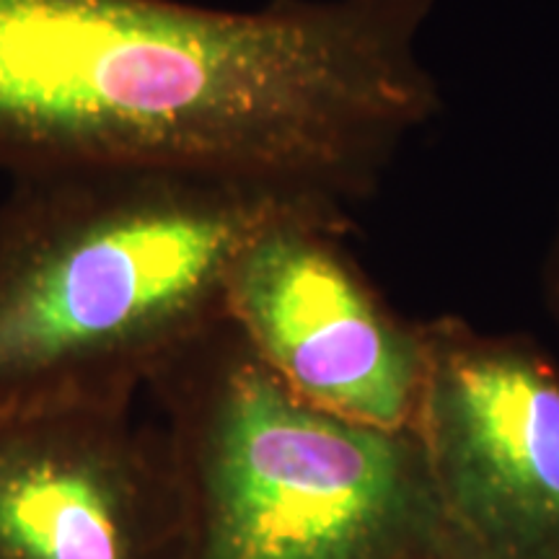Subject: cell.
Masks as SVG:
<instances>
[{"mask_svg":"<svg viewBox=\"0 0 559 559\" xmlns=\"http://www.w3.org/2000/svg\"><path fill=\"white\" fill-rule=\"evenodd\" d=\"M445 0H0V174L177 166L353 218L443 111Z\"/></svg>","mask_w":559,"mask_h":559,"instance_id":"1","label":"cell"},{"mask_svg":"<svg viewBox=\"0 0 559 559\" xmlns=\"http://www.w3.org/2000/svg\"><path fill=\"white\" fill-rule=\"evenodd\" d=\"M9 181L0 419L45 404L135 402L158 368L226 319L230 272L251 236L285 210L317 207L177 166Z\"/></svg>","mask_w":559,"mask_h":559,"instance_id":"2","label":"cell"},{"mask_svg":"<svg viewBox=\"0 0 559 559\" xmlns=\"http://www.w3.org/2000/svg\"><path fill=\"white\" fill-rule=\"evenodd\" d=\"M187 510V559H464L415 430L313 407L228 319L145 386Z\"/></svg>","mask_w":559,"mask_h":559,"instance_id":"3","label":"cell"},{"mask_svg":"<svg viewBox=\"0 0 559 559\" xmlns=\"http://www.w3.org/2000/svg\"><path fill=\"white\" fill-rule=\"evenodd\" d=\"M353 218L293 207L251 236L230 272L226 319L293 394L381 430H412L428 321L389 306L353 251Z\"/></svg>","mask_w":559,"mask_h":559,"instance_id":"4","label":"cell"},{"mask_svg":"<svg viewBox=\"0 0 559 559\" xmlns=\"http://www.w3.org/2000/svg\"><path fill=\"white\" fill-rule=\"evenodd\" d=\"M415 436L464 559H559V360L428 321Z\"/></svg>","mask_w":559,"mask_h":559,"instance_id":"5","label":"cell"},{"mask_svg":"<svg viewBox=\"0 0 559 559\" xmlns=\"http://www.w3.org/2000/svg\"><path fill=\"white\" fill-rule=\"evenodd\" d=\"M135 402L0 419V559H187V510L160 425Z\"/></svg>","mask_w":559,"mask_h":559,"instance_id":"6","label":"cell"},{"mask_svg":"<svg viewBox=\"0 0 559 559\" xmlns=\"http://www.w3.org/2000/svg\"><path fill=\"white\" fill-rule=\"evenodd\" d=\"M542 285H544V300H547V311L559 332V221H557L555 236H551L549 241L547 260H544Z\"/></svg>","mask_w":559,"mask_h":559,"instance_id":"7","label":"cell"}]
</instances>
